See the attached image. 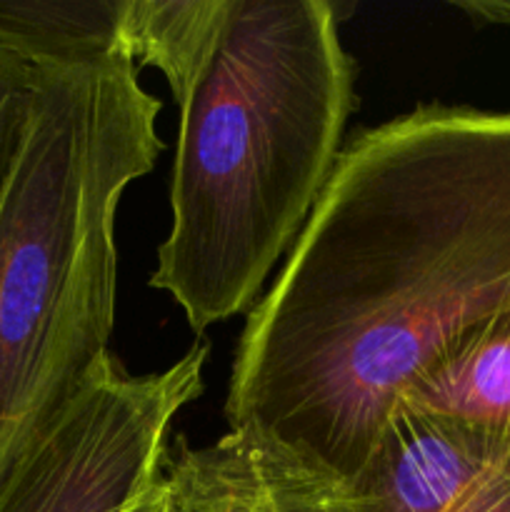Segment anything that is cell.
Returning a JSON list of instances; mask_svg holds the SVG:
<instances>
[{"mask_svg": "<svg viewBox=\"0 0 510 512\" xmlns=\"http://www.w3.org/2000/svg\"><path fill=\"white\" fill-rule=\"evenodd\" d=\"M395 405L510 438V310L468 330Z\"/></svg>", "mask_w": 510, "mask_h": 512, "instance_id": "7", "label": "cell"}, {"mask_svg": "<svg viewBox=\"0 0 510 512\" xmlns=\"http://www.w3.org/2000/svg\"><path fill=\"white\" fill-rule=\"evenodd\" d=\"M35 70L28 145L0 205V485L108 355L115 213L163 153V103L130 58Z\"/></svg>", "mask_w": 510, "mask_h": 512, "instance_id": "3", "label": "cell"}, {"mask_svg": "<svg viewBox=\"0 0 510 512\" xmlns=\"http://www.w3.org/2000/svg\"><path fill=\"white\" fill-rule=\"evenodd\" d=\"M160 480L170 512H353L343 480L248 425L203 448L178 438Z\"/></svg>", "mask_w": 510, "mask_h": 512, "instance_id": "6", "label": "cell"}, {"mask_svg": "<svg viewBox=\"0 0 510 512\" xmlns=\"http://www.w3.org/2000/svg\"><path fill=\"white\" fill-rule=\"evenodd\" d=\"M38 98V70L0 45V205L28 145Z\"/></svg>", "mask_w": 510, "mask_h": 512, "instance_id": "10", "label": "cell"}, {"mask_svg": "<svg viewBox=\"0 0 510 512\" xmlns=\"http://www.w3.org/2000/svg\"><path fill=\"white\" fill-rule=\"evenodd\" d=\"M168 375L95 365L0 488V512H170L160 468L185 408Z\"/></svg>", "mask_w": 510, "mask_h": 512, "instance_id": "4", "label": "cell"}, {"mask_svg": "<svg viewBox=\"0 0 510 512\" xmlns=\"http://www.w3.org/2000/svg\"><path fill=\"white\" fill-rule=\"evenodd\" d=\"M510 310V110L425 103L348 140L230 370V428L353 483L400 393Z\"/></svg>", "mask_w": 510, "mask_h": 512, "instance_id": "1", "label": "cell"}, {"mask_svg": "<svg viewBox=\"0 0 510 512\" xmlns=\"http://www.w3.org/2000/svg\"><path fill=\"white\" fill-rule=\"evenodd\" d=\"M348 493L353 512H510V438L395 405Z\"/></svg>", "mask_w": 510, "mask_h": 512, "instance_id": "5", "label": "cell"}, {"mask_svg": "<svg viewBox=\"0 0 510 512\" xmlns=\"http://www.w3.org/2000/svg\"><path fill=\"white\" fill-rule=\"evenodd\" d=\"M453 5L478 23L510 25V0H453Z\"/></svg>", "mask_w": 510, "mask_h": 512, "instance_id": "11", "label": "cell"}, {"mask_svg": "<svg viewBox=\"0 0 510 512\" xmlns=\"http://www.w3.org/2000/svg\"><path fill=\"white\" fill-rule=\"evenodd\" d=\"M223 0H128L125 53L138 68L153 65L178 93L208 45Z\"/></svg>", "mask_w": 510, "mask_h": 512, "instance_id": "9", "label": "cell"}, {"mask_svg": "<svg viewBox=\"0 0 510 512\" xmlns=\"http://www.w3.org/2000/svg\"><path fill=\"white\" fill-rule=\"evenodd\" d=\"M180 108L150 285L195 333L250 313L343 150L355 65L328 0H223Z\"/></svg>", "mask_w": 510, "mask_h": 512, "instance_id": "2", "label": "cell"}, {"mask_svg": "<svg viewBox=\"0 0 510 512\" xmlns=\"http://www.w3.org/2000/svg\"><path fill=\"white\" fill-rule=\"evenodd\" d=\"M128 0H0V45L33 68L125 55Z\"/></svg>", "mask_w": 510, "mask_h": 512, "instance_id": "8", "label": "cell"}]
</instances>
